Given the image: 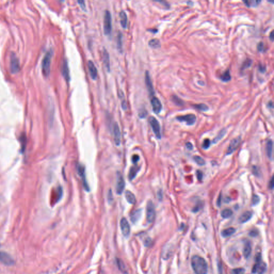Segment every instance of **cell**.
I'll return each mask as SVG.
<instances>
[{"instance_id": "6da1fadb", "label": "cell", "mask_w": 274, "mask_h": 274, "mask_svg": "<svg viewBox=\"0 0 274 274\" xmlns=\"http://www.w3.org/2000/svg\"><path fill=\"white\" fill-rule=\"evenodd\" d=\"M192 268L195 274H207L208 265L204 259L198 255H194L191 259Z\"/></svg>"}, {"instance_id": "7a4b0ae2", "label": "cell", "mask_w": 274, "mask_h": 274, "mask_svg": "<svg viewBox=\"0 0 274 274\" xmlns=\"http://www.w3.org/2000/svg\"><path fill=\"white\" fill-rule=\"evenodd\" d=\"M52 51H48L45 54L42 62V73L45 77H48L51 73V60L52 57Z\"/></svg>"}, {"instance_id": "3957f363", "label": "cell", "mask_w": 274, "mask_h": 274, "mask_svg": "<svg viewBox=\"0 0 274 274\" xmlns=\"http://www.w3.org/2000/svg\"><path fill=\"white\" fill-rule=\"evenodd\" d=\"M256 263L252 268V272L253 274H263L265 273L267 266L265 262L262 261L261 256L260 254H258L256 257Z\"/></svg>"}, {"instance_id": "277c9868", "label": "cell", "mask_w": 274, "mask_h": 274, "mask_svg": "<svg viewBox=\"0 0 274 274\" xmlns=\"http://www.w3.org/2000/svg\"><path fill=\"white\" fill-rule=\"evenodd\" d=\"M104 30L105 35H110L111 34L112 30L111 15L110 11L108 10H106L104 13Z\"/></svg>"}, {"instance_id": "5b68a950", "label": "cell", "mask_w": 274, "mask_h": 274, "mask_svg": "<svg viewBox=\"0 0 274 274\" xmlns=\"http://www.w3.org/2000/svg\"><path fill=\"white\" fill-rule=\"evenodd\" d=\"M155 215L154 205L151 201H149L146 207V218L148 223H151L154 220Z\"/></svg>"}, {"instance_id": "8992f818", "label": "cell", "mask_w": 274, "mask_h": 274, "mask_svg": "<svg viewBox=\"0 0 274 274\" xmlns=\"http://www.w3.org/2000/svg\"><path fill=\"white\" fill-rule=\"evenodd\" d=\"M149 122L151 125V128L158 139H161V127L160 123L154 117H150L149 118Z\"/></svg>"}, {"instance_id": "52a82bcc", "label": "cell", "mask_w": 274, "mask_h": 274, "mask_svg": "<svg viewBox=\"0 0 274 274\" xmlns=\"http://www.w3.org/2000/svg\"><path fill=\"white\" fill-rule=\"evenodd\" d=\"M176 119L180 122H185L187 124V125H192L196 122L197 117L195 116V115L192 114V113H189V114H187L185 115L177 116L176 117Z\"/></svg>"}, {"instance_id": "ba28073f", "label": "cell", "mask_w": 274, "mask_h": 274, "mask_svg": "<svg viewBox=\"0 0 274 274\" xmlns=\"http://www.w3.org/2000/svg\"><path fill=\"white\" fill-rule=\"evenodd\" d=\"M10 70L13 73H18L20 70V63L16 54L13 53L10 58Z\"/></svg>"}, {"instance_id": "9c48e42d", "label": "cell", "mask_w": 274, "mask_h": 274, "mask_svg": "<svg viewBox=\"0 0 274 274\" xmlns=\"http://www.w3.org/2000/svg\"><path fill=\"white\" fill-rule=\"evenodd\" d=\"M241 142V138L240 137H237L236 138L233 139V140L230 142V145L228 147L227 149V154H231L234 151L236 150L238 147L239 146Z\"/></svg>"}, {"instance_id": "30bf717a", "label": "cell", "mask_w": 274, "mask_h": 274, "mask_svg": "<svg viewBox=\"0 0 274 274\" xmlns=\"http://www.w3.org/2000/svg\"><path fill=\"white\" fill-rule=\"evenodd\" d=\"M120 227L124 236L128 237L130 233V226L127 220L123 218L120 221Z\"/></svg>"}, {"instance_id": "8fae6325", "label": "cell", "mask_w": 274, "mask_h": 274, "mask_svg": "<svg viewBox=\"0 0 274 274\" xmlns=\"http://www.w3.org/2000/svg\"><path fill=\"white\" fill-rule=\"evenodd\" d=\"M0 261L6 266H13L14 260L10 255L6 252H0Z\"/></svg>"}, {"instance_id": "7c38bea8", "label": "cell", "mask_w": 274, "mask_h": 274, "mask_svg": "<svg viewBox=\"0 0 274 274\" xmlns=\"http://www.w3.org/2000/svg\"><path fill=\"white\" fill-rule=\"evenodd\" d=\"M125 188V181L120 173L117 175L116 192L117 194H121Z\"/></svg>"}, {"instance_id": "4fadbf2b", "label": "cell", "mask_w": 274, "mask_h": 274, "mask_svg": "<svg viewBox=\"0 0 274 274\" xmlns=\"http://www.w3.org/2000/svg\"><path fill=\"white\" fill-rule=\"evenodd\" d=\"M151 102L153 111L156 114L160 113L162 109V105L161 101H160V100L158 98L153 96L151 98Z\"/></svg>"}, {"instance_id": "5bb4252c", "label": "cell", "mask_w": 274, "mask_h": 274, "mask_svg": "<svg viewBox=\"0 0 274 274\" xmlns=\"http://www.w3.org/2000/svg\"><path fill=\"white\" fill-rule=\"evenodd\" d=\"M145 82H146V87L147 88L149 93L151 95H153L154 94V89L153 85V83L151 82V78L150 75H149V73L147 71L146 72V73H145Z\"/></svg>"}, {"instance_id": "9a60e30c", "label": "cell", "mask_w": 274, "mask_h": 274, "mask_svg": "<svg viewBox=\"0 0 274 274\" xmlns=\"http://www.w3.org/2000/svg\"><path fill=\"white\" fill-rule=\"evenodd\" d=\"M113 139L115 144L117 146H119L120 144V127L117 123L114 124L113 126Z\"/></svg>"}, {"instance_id": "2e32d148", "label": "cell", "mask_w": 274, "mask_h": 274, "mask_svg": "<svg viewBox=\"0 0 274 274\" xmlns=\"http://www.w3.org/2000/svg\"><path fill=\"white\" fill-rule=\"evenodd\" d=\"M87 66H88V70H89L92 79L95 80L97 78V76H98V70L96 66H95L94 63L90 60L88 61Z\"/></svg>"}, {"instance_id": "e0dca14e", "label": "cell", "mask_w": 274, "mask_h": 274, "mask_svg": "<svg viewBox=\"0 0 274 274\" xmlns=\"http://www.w3.org/2000/svg\"><path fill=\"white\" fill-rule=\"evenodd\" d=\"M78 171L79 176L82 178L84 189L87 191H89V186H88V184H87V183L86 182V180L84 168L81 165H78Z\"/></svg>"}, {"instance_id": "ac0fdd59", "label": "cell", "mask_w": 274, "mask_h": 274, "mask_svg": "<svg viewBox=\"0 0 274 274\" xmlns=\"http://www.w3.org/2000/svg\"><path fill=\"white\" fill-rule=\"evenodd\" d=\"M62 75L64 77V79H66V82H69V69L68 64L67 61H66V60H65L63 62L62 68Z\"/></svg>"}, {"instance_id": "d6986e66", "label": "cell", "mask_w": 274, "mask_h": 274, "mask_svg": "<svg viewBox=\"0 0 274 274\" xmlns=\"http://www.w3.org/2000/svg\"><path fill=\"white\" fill-rule=\"evenodd\" d=\"M252 252V246L251 243L249 241H247L244 244V249H243V254L244 255L245 258H248L251 255Z\"/></svg>"}, {"instance_id": "ffe728a7", "label": "cell", "mask_w": 274, "mask_h": 274, "mask_svg": "<svg viewBox=\"0 0 274 274\" xmlns=\"http://www.w3.org/2000/svg\"><path fill=\"white\" fill-rule=\"evenodd\" d=\"M103 59H104V66L106 67V69L108 72L110 71V58H109V53H108L106 49H104V51H103Z\"/></svg>"}, {"instance_id": "44dd1931", "label": "cell", "mask_w": 274, "mask_h": 274, "mask_svg": "<svg viewBox=\"0 0 274 274\" xmlns=\"http://www.w3.org/2000/svg\"><path fill=\"white\" fill-rule=\"evenodd\" d=\"M252 217V213L251 211H247L244 213L239 218V222L241 223H246Z\"/></svg>"}, {"instance_id": "7402d4cb", "label": "cell", "mask_w": 274, "mask_h": 274, "mask_svg": "<svg viewBox=\"0 0 274 274\" xmlns=\"http://www.w3.org/2000/svg\"><path fill=\"white\" fill-rule=\"evenodd\" d=\"M120 21L122 27L124 28L127 27V17L126 13L124 11H121L120 13Z\"/></svg>"}, {"instance_id": "603a6c76", "label": "cell", "mask_w": 274, "mask_h": 274, "mask_svg": "<svg viewBox=\"0 0 274 274\" xmlns=\"http://www.w3.org/2000/svg\"><path fill=\"white\" fill-rule=\"evenodd\" d=\"M125 197L126 198L127 201L130 204L133 205L136 203V197L134 195V194L131 191H126L125 193Z\"/></svg>"}, {"instance_id": "cb8c5ba5", "label": "cell", "mask_w": 274, "mask_h": 274, "mask_svg": "<svg viewBox=\"0 0 274 274\" xmlns=\"http://www.w3.org/2000/svg\"><path fill=\"white\" fill-rule=\"evenodd\" d=\"M236 232V229L233 228H229L226 229H224L221 232V235L224 238L225 237H228L232 235Z\"/></svg>"}, {"instance_id": "d4e9b609", "label": "cell", "mask_w": 274, "mask_h": 274, "mask_svg": "<svg viewBox=\"0 0 274 274\" xmlns=\"http://www.w3.org/2000/svg\"><path fill=\"white\" fill-rule=\"evenodd\" d=\"M220 80L223 81L224 82H228L230 81L231 79V76L230 75V70L229 69L225 71H224L220 77Z\"/></svg>"}, {"instance_id": "484cf974", "label": "cell", "mask_w": 274, "mask_h": 274, "mask_svg": "<svg viewBox=\"0 0 274 274\" xmlns=\"http://www.w3.org/2000/svg\"><path fill=\"white\" fill-rule=\"evenodd\" d=\"M267 154L268 155V158H271L273 154V142L271 140H269L267 143Z\"/></svg>"}, {"instance_id": "4316f807", "label": "cell", "mask_w": 274, "mask_h": 274, "mask_svg": "<svg viewBox=\"0 0 274 274\" xmlns=\"http://www.w3.org/2000/svg\"><path fill=\"white\" fill-rule=\"evenodd\" d=\"M148 44L149 46H151V48H158L160 47L161 46L160 41L156 38L152 39L151 40H150L148 42Z\"/></svg>"}, {"instance_id": "83f0119b", "label": "cell", "mask_w": 274, "mask_h": 274, "mask_svg": "<svg viewBox=\"0 0 274 274\" xmlns=\"http://www.w3.org/2000/svg\"><path fill=\"white\" fill-rule=\"evenodd\" d=\"M116 262L117 264V266H118V268L120 269V271H121L123 274H127L126 267H125V266L124 265V263L123 261H122V260L120 259H117Z\"/></svg>"}, {"instance_id": "f1b7e54d", "label": "cell", "mask_w": 274, "mask_h": 274, "mask_svg": "<svg viewBox=\"0 0 274 274\" xmlns=\"http://www.w3.org/2000/svg\"><path fill=\"white\" fill-rule=\"evenodd\" d=\"M122 34L120 32H118L117 34V48L119 50L120 52H121L122 51Z\"/></svg>"}, {"instance_id": "f546056e", "label": "cell", "mask_w": 274, "mask_h": 274, "mask_svg": "<svg viewBox=\"0 0 274 274\" xmlns=\"http://www.w3.org/2000/svg\"><path fill=\"white\" fill-rule=\"evenodd\" d=\"M252 63V60L249 58H247L242 64V66L240 68V70L242 72L244 71L245 70H246L247 68H249L250 66H251Z\"/></svg>"}, {"instance_id": "4dcf8cb0", "label": "cell", "mask_w": 274, "mask_h": 274, "mask_svg": "<svg viewBox=\"0 0 274 274\" xmlns=\"http://www.w3.org/2000/svg\"><path fill=\"white\" fill-rule=\"evenodd\" d=\"M244 2L247 7H256L261 3V1H244Z\"/></svg>"}, {"instance_id": "1f68e13d", "label": "cell", "mask_w": 274, "mask_h": 274, "mask_svg": "<svg viewBox=\"0 0 274 274\" xmlns=\"http://www.w3.org/2000/svg\"><path fill=\"white\" fill-rule=\"evenodd\" d=\"M172 101L176 104L177 106H182L184 104V102L183 101V100H182L180 98L178 97L177 95H173L171 97Z\"/></svg>"}, {"instance_id": "d6a6232c", "label": "cell", "mask_w": 274, "mask_h": 274, "mask_svg": "<svg viewBox=\"0 0 274 274\" xmlns=\"http://www.w3.org/2000/svg\"><path fill=\"white\" fill-rule=\"evenodd\" d=\"M232 211L230 209H225L221 212V216L224 218H228L232 216Z\"/></svg>"}, {"instance_id": "836d02e7", "label": "cell", "mask_w": 274, "mask_h": 274, "mask_svg": "<svg viewBox=\"0 0 274 274\" xmlns=\"http://www.w3.org/2000/svg\"><path fill=\"white\" fill-rule=\"evenodd\" d=\"M139 168L136 166L132 167L130 169L129 173V178L130 180H132L136 177L137 173L138 171Z\"/></svg>"}, {"instance_id": "e575fe53", "label": "cell", "mask_w": 274, "mask_h": 274, "mask_svg": "<svg viewBox=\"0 0 274 274\" xmlns=\"http://www.w3.org/2000/svg\"><path fill=\"white\" fill-rule=\"evenodd\" d=\"M193 107L195 108V109H198L202 111H206L209 109V108L206 104H194L193 105Z\"/></svg>"}, {"instance_id": "d590c367", "label": "cell", "mask_w": 274, "mask_h": 274, "mask_svg": "<svg viewBox=\"0 0 274 274\" xmlns=\"http://www.w3.org/2000/svg\"><path fill=\"white\" fill-rule=\"evenodd\" d=\"M20 143H21V147L23 152H24L25 149L26 145V137L25 134H22L20 137Z\"/></svg>"}, {"instance_id": "8d00e7d4", "label": "cell", "mask_w": 274, "mask_h": 274, "mask_svg": "<svg viewBox=\"0 0 274 274\" xmlns=\"http://www.w3.org/2000/svg\"><path fill=\"white\" fill-rule=\"evenodd\" d=\"M193 159L195 162L199 166H204L205 164V160L199 156H194Z\"/></svg>"}, {"instance_id": "74e56055", "label": "cell", "mask_w": 274, "mask_h": 274, "mask_svg": "<svg viewBox=\"0 0 274 274\" xmlns=\"http://www.w3.org/2000/svg\"><path fill=\"white\" fill-rule=\"evenodd\" d=\"M245 273V269L243 268H237L232 269L231 272V274H244Z\"/></svg>"}, {"instance_id": "f35d334b", "label": "cell", "mask_w": 274, "mask_h": 274, "mask_svg": "<svg viewBox=\"0 0 274 274\" xmlns=\"http://www.w3.org/2000/svg\"><path fill=\"white\" fill-rule=\"evenodd\" d=\"M225 133H226L225 130H222L219 133V135L217 136V137L214 140V142L215 143L218 142L223 137L224 135H225Z\"/></svg>"}, {"instance_id": "ab89813d", "label": "cell", "mask_w": 274, "mask_h": 274, "mask_svg": "<svg viewBox=\"0 0 274 274\" xmlns=\"http://www.w3.org/2000/svg\"><path fill=\"white\" fill-rule=\"evenodd\" d=\"M140 212L139 211H135L133 213L132 215H131V220H132L133 222H136L138 220L139 216H140Z\"/></svg>"}, {"instance_id": "60d3db41", "label": "cell", "mask_w": 274, "mask_h": 274, "mask_svg": "<svg viewBox=\"0 0 274 274\" xmlns=\"http://www.w3.org/2000/svg\"><path fill=\"white\" fill-rule=\"evenodd\" d=\"M260 201V199L258 195H254L252 197V204L253 206L258 205Z\"/></svg>"}, {"instance_id": "b9f144b4", "label": "cell", "mask_w": 274, "mask_h": 274, "mask_svg": "<svg viewBox=\"0 0 274 274\" xmlns=\"http://www.w3.org/2000/svg\"><path fill=\"white\" fill-rule=\"evenodd\" d=\"M258 51H259L260 52H265L266 51V49H265V46H264V44L262 42H260L258 44Z\"/></svg>"}, {"instance_id": "7bdbcfd3", "label": "cell", "mask_w": 274, "mask_h": 274, "mask_svg": "<svg viewBox=\"0 0 274 274\" xmlns=\"http://www.w3.org/2000/svg\"><path fill=\"white\" fill-rule=\"evenodd\" d=\"M210 146V140L208 139H205L202 144V147L204 149H207Z\"/></svg>"}, {"instance_id": "ee69618b", "label": "cell", "mask_w": 274, "mask_h": 274, "mask_svg": "<svg viewBox=\"0 0 274 274\" xmlns=\"http://www.w3.org/2000/svg\"><path fill=\"white\" fill-rule=\"evenodd\" d=\"M258 235L259 231L256 229H253L249 232V236L253 237L258 236Z\"/></svg>"}, {"instance_id": "f6af8a7d", "label": "cell", "mask_w": 274, "mask_h": 274, "mask_svg": "<svg viewBox=\"0 0 274 274\" xmlns=\"http://www.w3.org/2000/svg\"><path fill=\"white\" fill-rule=\"evenodd\" d=\"M197 178H198L199 180H200V181L201 180H202V177H203L201 171H200V170H198L197 171Z\"/></svg>"}, {"instance_id": "bcb514c9", "label": "cell", "mask_w": 274, "mask_h": 274, "mask_svg": "<svg viewBox=\"0 0 274 274\" xmlns=\"http://www.w3.org/2000/svg\"><path fill=\"white\" fill-rule=\"evenodd\" d=\"M201 203H200V204H198V205H197V206H195V207L193 208V211H194V213H196V212L198 211H199V210L201 209Z\"/></svg>"}, {"instance_id": "7dc6e473", "label": "cell", "mask_w": 274, "mask_h": 274, "mask_svg": "<svg viewBox=\"0 0 274 274\" xmlns=\"http://www.w3.org/2000/svg\"><path fill=\"white\" fill-rule=\"evenodd\" d=\"M269 187L270 189H273L274 188V177H272L271 180L269 182Z\"/></svg>"}, {"instance_id": "c3c4849f", "label": "cell", "mask_w": 274, "mask_h": 274, "mask_svg": "<svg viewBox=\"0 0 274 274\" xmlns=\"http://www.w3.org/2000/svg\"><path fill=\"white\" fill-rule=\"evenodd\" d=\"M139 159V157L138 155H135L133 156L132 158V162L133 163H136L138 161Z\"/></svg>"}, {"instance_id": "681fc988", "label": "cell", "mask_w": 274, "mask_h": 274, "mask_svg": "<svg viewBox=\"0 0 274 274\" xmlns=\"http://www.w3.org/2000/svg\"><path fill=\"white\" fill-rule=\"evenodd\" d=\"M151 240L150 238H147L145 240V245L146 246H149L150 245H151Z\"/></svg>"}, {"instance_id": "f907efd6", "label": "cell", "mask_w": 274, "mask_h": 274, "mask_svg": "<svg viewBox=\"0 0 274 274\" xmlns=\"http://www.w3.org/2000/svg\"><path fill=\"white\" fill-rule=\"evenodd\" d=\"M259 70L261 73H265V71H266V68L265 66H262V65H260L259 68Z\"/></svg>"}, {"instance_id": "816d5d0a", "label": "cell", "mask_w": 274, "mask_h": 274, "mask_svg": "<svg viewBox=\"0 0 274 274\" xmlns=\"http://www.w3.org/2000/svg\"><path fill=\"white\" fill-rule=\"evenodd\" d=\"M78 3H79V5L81 6V7L83 9H85V1H78Z\"/></svg>"}, {"instance_id": "f5cc1de1", "label": "cell", "mask_w": 274, "mask_h": 274, "mask_svg": "<svg viewBox=\"0 0 274 274\" xmlns=\"http://www.w3.org/2000/svg\"><path fill=\"white\" fill-rule=\"evenodd\" d=\"M186 146L187 148L189 150H191L193 149V145L191 142H187L186 144Z\"/></svg>"}, {"instance_id": "db71d44e", "label": "cell", "mask_w": 274, "mask_h": 274, "mask_svg": "<svg viewBox=\"0 0 274 274\" xmlns=\"http://www.w3.org/2000/svg\"><path fill=\"white\" fill-rule=\"evenodd\" d=\"M146 115H147V113H146V111H142V113H140L139 114V116L140 117H142V118L145 117L146 116Z\"/></svg>"}, {"instance_id": "11a10c76", "label": "cell", "mask_w": 274, "mask_h": 274, "mask_svg": "<svg viewBox=\"0 0 274 274\" xmlns=\"http://www.w3.org/2000/svg\"><path fill=\"white\" fill-rule=\"evenodd\" d=\"M221 199H222V196L221 195H219L218 198V201H217V205L218 206H220V204H221Z\"/></svg>"}, {"instance_id": "9f6ffc18", "label": "cell", "mask_w": 274, "mask_h": 274, "mask_svg": "<svg viewBox=\"0 0 274 274\" xmlns=\"http://www.w3.org/2000/svg\"><path fill=\"white\" fill-rule=\"evenodd\" d=\"M113 200V195H112V193L111 191H109V194H108V200L110 201Z\"/></svg>"}, {"instance_id": "6f0895ef", "label": "cell", "mask_w": 274, "mask_h": 274, "mask_svg": "<svg viewBox=\"0 0 274 274\" xmlns=\"http://www.w3.org/2000/svg\"><path fill=\"white\" fill-rule=\"evenodd\" d=\"M122 108H123V109H124V110H125V109H126V103L125 100H124V101H123V102H122Z\"/></svg>"}, {"instance_id": "680465c9", "label": "cell", "mask_w": 274, "mask_h": 274, "mask_svg": "<svg viewBox=\"0 0 274 274\" xmlns=\"http://www.w3.org/2000/svg\"><path fill=\"white\" fill-rule=\"evenodd\" d=\"M269 38H270V39L271 40V41H273V40H274V31H272L271 33H270Z\"/></svg>"}, {"instance_id": "91938a15", "label": "cell", "mask_w": 274, "mask_h": 274, "mask_svg": "<svg viewBox=\"0 0 274 274\" xmlns=\"http://www.w3.org/2000/svg\"><path fill=\"white\" fill-rule=\"evenodd\" d=\"M268 107L271 108H273L274 106H273V102H272V101H269V102H268Z\"/></svg>"}]
</instances>
